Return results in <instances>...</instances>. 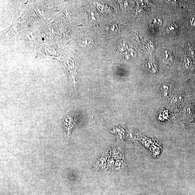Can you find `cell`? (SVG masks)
<instances>
[{"label": "cell", "mask_w": 195, "mask_h": 195, "mask_svg": "<svg viewBox=\"0 0 195 195\" xmlns=\"http://www.w3.org/2000/svg\"><path fill=\"white\" fill-rule=\"evenodd\" d=\"M107 156L102 154V155L96 157L94 162L93 168L94 169H104L107 165Z\"/></svg>", "instance_id": "6da1fadb"}, {"label": "cell", "mask_w": 195, "mask_h": 195, "mask_svg": "<svg viewBox=\"0 0 195 195\" xmlns=\"http://www.w3.org/2000/svg\"><path fill=\"white\" fill-rule=\"evenodd\" d=\"M111 154L113 158L118 160H123L124 157V150L122 147L116 145L111 148Z\"/></svg>", "instance_id": "7a4b0ae2"}, {"label": "cell", "mask_w": 195, "mask_h": 195, "mask_svg": "<svg viewBox=\"0 0 195 195\" xmlns=\"http://www.w3.org/2000/svg\"><path fill=\"white\" fill-rule=\"evenodd\" d=\"M117 172L127 173L128 168L124 160H118L115 162L113 169Z\"/></svg>", "instance_id": "3957f363"}, {"label": "cell", "mask_w": 195, "mask_h": 195, "mask_svg": "<svg viewBox=\"0 0 195 195\" xmlns=\"http://www.w3.org/2000/svg\"><path fill=\"white\" fill-rule=\"evenodd\" d=\"M179 28L177 25L173 23L167 27L166 32L168 34L172 35L176 34Z\"/></svg>", "instance_id": "277c9868"}, {"label": "cell", "mask_w": 195, "mask_h": 195, "mask_svg": "<svg viewBox=\"0 0 195 195\" xmlns=\"http://www.w3.org/2000/svg\"><path fill=\"white\" fill-rule=\"evenodd\" d=\"M172 57L173 55L170 51L168 50L165 51L164 57V59L165 62L168 63L171 62V60H172Z\"/></svg>", "instance_id": "5b68a950"}, {"label": "cell", "mask_w": 195, "mask_h": 195, "mask_svg": "<svg viewBox=\"0 0 195 195\" xmlns=\"http://www.w3.org/2000/svg\"><path fill=\"white\" fill-rule=\"evenodd\" d=\"M191 61L190 59L189 58L185 59L184 62V67L186 69H188L190 67L191 65Z\"/></svg>", "instance_id": "8992f818"}, {"label": "cell", "mask_w": 195, "mask_h": 195, "mask_svg": "<svg viewBox=\"0 0 195 195\" xmlns=\"http://www.w3.org/2000/svg\"><path fill=\"white\" fill-rule=\"evenodd\" d=\"M110 28L112 32H116L118 30V26L117 25L115 24H111L110 26Z\"/></svg>", "instance_id": "52a82bcc"}, {"label": "cell", "mask_w": 195, "mask_h": 195, "mask_svg": "<svg viewBox=\"0 0 195 195\" xmlns=\"http://www.w3.org/2000/svg\"><path fill=\"white\" fill-rule=\"evenodd\" d=\"M160 20H161L160 19V18H154V23H155V24H156V25L157 24V25L160 26V25L162 24V22Z\"/></svg>", "instance_id": "ba28073f"}, {"label": "cell", "mask_w": 195, "mask_h": 195, "mask_svg": "<svg viewBox=\"0 0 195 195\" xmlns=\"http://www.w3.org/2000/svg\"><path fill=\"white\" fill-rule=\"evenodd\" d=\"M176 99H177V98H176V96L174 95L172 96L171 97V101H172L173 102H175L176 101Z\"/></svg>", "instance_id": "9c48e42d"}, {"label": "cell", "mask_w": 195, "mask_h": 195, "mask_svg": "<svg viewBox=\"0 0 195 195\" xmlns=\"http://www.w3.org/2000/svg\"><path fill=\"white\" fill-rule=\"evenodd\" d=\"M43 40H44V38H43Z\"/></svg>", "instance_id": "30bf717a"}]
</instances>
